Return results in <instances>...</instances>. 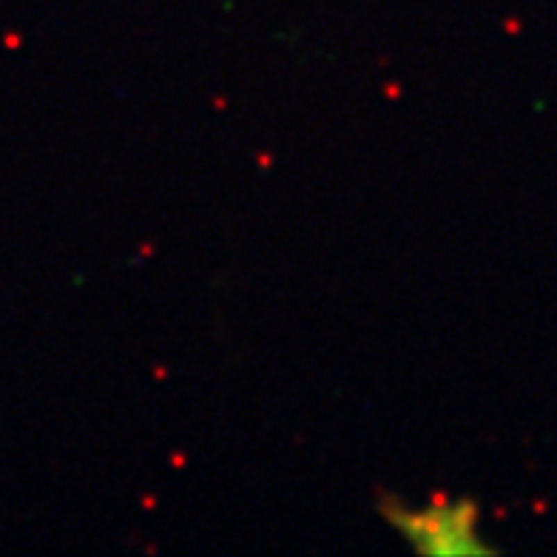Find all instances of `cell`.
<instances>
[{"instance_id": "1", "label": "cell", "mask_w": 557, "mask_h": 557, "mask_svg": "<svg viewBox=\"0 0 557 557\" xmlns=\"http://www.w3.org/2000/svg\"><path fill=\"white\" fill-rule=\"evenodd\" d=\"M390 523L421 554H486L478 540V506L472 501L438 504L426 509H384Z\"/></svg>"}]
</instances>
